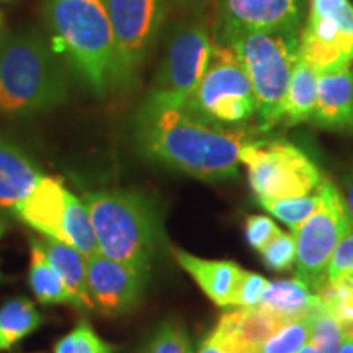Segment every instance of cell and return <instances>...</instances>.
Listing matches in <instances>:
<instances>
[{
	"instance_id": "1",
	"label": "cell",
	"mask_w": 353,
	"mask_h": 353,
	"mask_svg": "<svg viewBox=\"0 0 353 353\" xmlns=\"http://www.w3.org/2000/svg\"><path fill=\"white\" fill-rule=\"evenodd\" d=\"M245 138L244 128L213 125L149 97L134 118L136 145L145 159L205 182L237 176Z\"/></svg>"
},
{
	"instance_id": "2",
	"label": "cell",
	"mask_w": 353,
	"mask_h": 353,
	"mask_svg": "<svg viewBox=\"0 0 353 353\" xmlns=\"http://www.w3.org/2000/svg\"><path fill=\"white\" fill-rule=\"evenodd\" d=\"M69 79L51 44L34 32L0 38V114L32 117L68 100Z\"/></svg>"
},
{
	"instance_id": "3",
	"label": "cell",
	"mask_w": 353,
	"mask_h": 353,
	"mask_svg": "<svg viewBox=\"0 0 353 353\" xmlns=\"http://www.w3.org/2000/svg\"><path fill=\"white\" fill-rule=\"evenodd\" d=\"M99 252L148 275L162 239V223L151 198L136 190H95L83 195Z\"/></svg>"
},
{
	"instance_id": "4",
	"label": "cell",
	"mask_w": 353,
	"mask_h": 353,
	"mask_svg": "<svg viewBox=\"0 0 353 353\" xmlns=\"http://www.w3.org/2000/svg\"><path fill=\"white\" fill-rule=\"evenodd\" d=\"M52 43L74 76L95 95L113 88L114 43L105 0H50Z\"/></svg>"
},
{
	"instance_id": "5",
	"label": "cell",
	"mask_w": 353,
	"mask_h": 353,
	"mask_svg": "<svg viewBox=\"0 0 353 353\" xmlns=\"http://www.w3.org/2000/svg\"><path fill=\"white\" fill-rule=\"evenodd\" d=\"M249 74L255 92V118L260 131H270L285 120V101L299 57V32H252L229 39Z\"/></svg>"
},
{
	"instance_id": "6",
	"label": "cell",
	"mask_w": 353,
	"mask_h": 353,
	"mask_svg": "<svg viewBox=\"0 0 353 353\" xmlns=\"http://www.w3.org/2000/svg\"><path fill=\"white\" fill-rule=\"evenodd\" d=\"M183 107L200 120L232 130L252 120L257 110L252 82L231 48L214 43L208 69Z\"/></svg>"
},
{
	"instance_id": "7",
	"label": "cell",
	"mask_w": 353,
	"mask_h": 353,
	"mask_svg": "<svg viewBox=\"0 0 353 353\" xmlns=\"http://www.w3.org/2000/svg\"><path fill=\"white\" fill-rule=\"evenodd\" d=\"M241 164L257 200H281L312 193L324 179L317 164L296 144L283 139L245 141Z\"/></svg>"
},
{
	"instance_id": "8",
	"label": "cell",
	"mask_w": 353,
	"mask_h": 353,
	"mask_svg": "<svg viewBox=\"0 0 353 353\" xmlns=\"http://www.w3.org/2000/svg\"><path fill=\"white\" fill-rule=\"evenodd\" d=\"M213 50L214 39L208 19L183 15L172 26L149 99L183 107L205 76Z\"/></svg>"
},
{
	"instance_id": "9",
	"label": "cell",
	"mask_w": 353,
	"mask_h": 353,
	"mask_svg": "<svg viewBox=\"0 0 353 353\" xmlns=\"http://www.w3.org/2000/svg\"><path fill=\"white\" fill-rule=\"evenodd\" d=\"M317 192L321 196L317 210L293 231L296 239V276L314 290L325 283L334 250L353 229L345 198L337 185L324 176Z\"/></svg>"
},
{
	"instance_id": "10",
	"label": "cell",
	"mask_w": 353,
	"mask_h": 353,
	"mask_svg": "<svg viewBox=\"0 0 353 353\" xmlns=\"http://www.w3.org/2000/svg\"><path fill=\"white\" fill-rule=\"evenodd\" d=\"M114 43L113 88L126 90L138 81L143 65L164 26L167 0H105Z\"/></svg>"
},
{
	"instance_id": "11",
	"label": "cell",
	"mask_w": 353,
	"mask_h": 353,
	"mask_svg": "<svg viewBox=\"0 0 353 353\" xmlns=\"http://www.w3.org/2000/svg\"><path fill=\"white\" fill-rule=\"evenodd\" d=\"M299 57L319 74L353 63L350 0H307V19L299 32Z\"/></svg>"
},
{
	"instance_id": "12",
	"label": "cell",
	"mask_w": 353,
	"mask_h": 353,
	"mask_svg": "<svg viewBox=\"0 0 353 353\" xmlns=\"http://www.w3.org/2000/svg\"><path fill=\"white\" fill-rule=\"evenodd\" d=\"M306 0H219L213 13L214 43L242 33L301 32Z\"/></svg>"
},
{
	"instance_id": "13",
	"label": "cell",
	"mask_w": 353,
	"mask_h": 353,
	"mask_svg": "<svg viewBox=\"0 0 353 353\" xmlns=\"http://www.w3.org/2000/svg\"><path fill=\"white\" fill-rule=\"evenodd\" d=\"M145 275L117 260L95 254L87 259V286L94 307L105 316H123L141 303Z\"/></svg>"
},
{
	"instance_id": "14",
	"label": "cell",
	"mask_w": 353,
	"mask_h": 353,
	"mask_svg": "<svg viewBox=\"0 0 353 353\" xmlns=\"http://www.w3.org/2000/svg\"><path fill=\"white\" fill-rule=\"evenodd\" d=\"M283 324L286 322L268 309L237 307L219 317L206 341L228 353H259Z\"/></svg>"
},
{
	"instance_id": "15",
	"label": "cell",
	"mask_w": 353,
	"mask_h": 353,
	"mask_svg": "<svg viewBox=\"0 0 353 353\" xmlns=\"http://www.w3.org/2000/svg\"><path fill=\"white\" fill-rule=\"evenodd\" d=\"M68 193L69 190L59 179L41 175L33 192L13 208V214L43 237L65 242L64 218Z\"/></svg>"
},
{
	"instance_id": "16",
	"label": "cell",
	"mask_w": 353,
	"mask_h": 353,
	"mask_svg": "<svg viewBox=\"0 0 353 353\" xmlns=\"http://www.w3.org/2000/svg\"><path fill=\"white\" fill-rule=\"evenodd\" d=\"M311 123L330 131L353 132V72L350 65L319 74Z\"/></svg>"
},
{
	"instance_id": "17",
	"label": "cell",
	"mask_w": 353,
	"mask_h": 353,
	"mask_svg": "<svg viewBox=\"0 0 353 353\" xmlns=\"http://www.w3.org/2000/svg\"><path fill=\"white\" fill-rule=\"evenodd\" d=\"M175 260L188 273L203 293L219 307L236 306V298L245 272L231 260H208L174 249Z\"/></svg>"
},
{
	"instance_id": "18",
	"label": "cell",
	"mask_w": 353,
	"mask_h": 353,
	"mask_svg": "<svg viewBox=\"0 0 353 353\" xmlns=\"http://www.w3.org/2000/svg\"><path fill=\"white\" fill-rule=\"evenodd\" d=\"M41 175L20 145L0 134V210L13 211L33 192Z\"/></svg>"
},
{
	"instance_id": "19",
	"label": "cell",
	"mask_w": 353,
	"mask_h": 353,
	"mask_svg": "<svg viewBox=\"0 0 353 353\" xmlns=\"http://www.w3.org/2000/svg\"><path fill=\"white\" fill-rule=\"evenodd\" d=\"M259 306L268 309L285 322L311 319L325 312L321 298L311 293L309 285L298 276L268 281Z\"/></svg>"
},
{
	"instance_id": "20",
	"label": "cell",
	"mask_w": 353,
	"mask_h": 353,
	"mask_svg": "<svg viewBox=\"0 0 353 353\" xmlns=\"http://www.w3.org/2000/svg\"><path fill=\"white\" fill-rule=\"evenodd\" d=\"M39 241H41L46 259L63 278L70 294L76 298L79 309H95L87 286V259L65 242L50 239V237H43Z\"/></svg>"
},
{
	"instance_id": "21",
	"label": "cell",
	"mask_w": 353,
	"mask_h": 353,
	"mask_svg": "<svg viewBox=\"0 0 353 353\" xmlns=\"http://www.w3.org/2000/svg\"><path fill=\"white\" fill-rule=\"evenodd\" d=\"M28 283L33 294L37 296L39 304L44 306H56V304H65L79 309L76 298L70 294L68 286L54 270L44 254L41 241L38 237H30V270Z\"/></svg>"
},
{
	"instance_id": "22",
	"label": "cell",
	"mask_w": 353,
	"mask_h": 353,
	"mask_svg": "<svg viewBox=\"0 0 353 353\" xmlns=\"http://www.w3.org/2000/svg\"><path fill=\"white\" fill-rule=\"evenodd\" d=\"M317 82L319 72L298 57L286 94L285 126H296L311 121L317 101Z\"/></svg>"
},
{
	"instance_id": "23",
	"label": "cell",
	"mask_w": 353,
	"mask_h": 353,
	"mask_svg": "<svg viewBox=\"0 0 353 353\" xmlns=\"http://www.w3.org/2000/svg\"><path fill=\"white\" fill-rule=\"evenodd\" d=\"M43 316L28 298H12L0 306V352H8L38 330Z\"/></svg>"
},
{
	"instance_id": "24",
	"label": "cell",
	"mask_w": 353,
	"mask_h": 353,
	"mask_svg": "<svg viewBox=\"0 0 353 353\" xmlns=\"http://www.w3.org/2000/svg\"><path fill=\"white\" fill-rule=\"evenodd\" d=\"M64 234L65 244L77 249L85 259L99 254V244H97L95 231L92 226L87 205L70 192L68 193V206H65Z\"/></svg>"
},
{
	"instance_id": "25",
	"label": "cell",
	"mask_w": 353,
	"mask_h": 353,
	"mask_svg": "<svg viewBox=\"0 0 353 353\" xmlns=\"http://www.w3.org/2000/svg\"><path fill=\"white\" fill-rule=\"evenodd\" d=\"M316 294L321 298L325 314L341 325L345 337L353 339V278L325 280L316 290Z\"/></svg>"
},
{
	"instance_id": "26",
	"label": "cell",
	"mask_w": 353,
	"mask_h": 353,
	"mask_svg": "<svg viewBox=\"0 0 353 353\" xmlns=\"http://www.w3.org/2000/svg\"><path fill=\"white\" fill-rule=\"evenodd\" d=\"M321 203L319 192L309 193L296 198H281V200H259V205L267 210L278 221L291 228V231L298 229L317 210Z\"/></svg>"
},
{
	"instance_id": "27",
	"label": "cell",
	"mask_w": 353,
	"mask_h": 353,
	"mask_svg": "<svg viewBox=\"0 0 353 353\" xmlns=\"http://www.w3.org/2000/svg\"><path fill=\"white\" fill-rule=\"evenodd\" d=\"M117 350L118 347L103 341L88 321L77 322L76 327L54 345V353H114Z\"/></svg>"
},
{
	"instance_id": "28",
	"label": "cell",
	"mask_w": 353,
	"mask_h": 353,
	"mask_svg": "<svg viewBox=\"0 0 353 353\" xmlns=\"http://www.w3.org/2000/svg\"><path fill=\"white\" fill-rule=\"evenodd\" d=\"M139 353H193V348L183 325L169 319L159 325Z\"/></svg>"
},
{
	"instance_id": "29",
	"label": "cell",
	"mask_w": 353,
	"mask_h": 353,
	"mask_svg": "<svg viewBox=\"0 0 353 353\" xmlns=\"http://www.w3.org/2000/svg\"><path fill=\"white\" fill-rule=\"evenodd\" d=\"M311 337L309 319L286 322L260 347L259 353H296Z\"/></svg>"
},
{
	"instance_id": "30",
	"label": "cell",
	"mask_w": 353,
	"mask_h": 353,
	"mask_svg": "<svg viewBox=\"0 0 353 353\" xmlns=\"http://www.w3.org/2000/svg\"><path fill=\"white\" fill-rule=\"evenodd\" d=\"M263 263L273 272H286L296 262V239L293 232H281L260 250Z\"/></svg>"
},
{
	"instance_id": "31",
	"label": "cell",
	"mask_w": 353,
	"mask_h": 353,
	"mask_svg": "<svg viewBox=\"0 0 353 353\" xmlns=\"http://www.w3.org/2000/svg\"><path fill=\"white\" fill-rule=\"evenodd\" d=\"M309 325H311L309 339L322 353H339L345 341V334L335 319L324 312V314L311 317Z\"/></svg>"
},
{
	"instance_id": "32",
	"label": "cell",
	"mask_w": 353,
	"mask_h": 353,
	"mask_svg": "<svg viewBox=\"0 0 353 353\" xmlns=\"http://www.w3.org/2000/svg\"><path fill=\"white\" fill-rule=\"evenodd\" d=\"M244 232L247 244L252 247L254 250H259L260 252L263 247H267L283 231H281V229L276 226L275 221L268 218V216L250 214L249 218L245 219Z\"/></svg>"
},
{
	"instance_id": "33",
	"label": "cell",
	"mask_w": 353,
	"mask_h": 353,
	"mask_svg": "<svg viewBox=\"0 0 353 353\" xmlns=\"http://www.w3.org/2000/svg\"><path fill=\"white\" fill-rule=\"evenodd\" d=\"M353 278V229L339 242L327 268V281Z\"/></svg>"
},
{
	"instance_id": "34",
	"label": "cell",
	"mask_w": 353,
	"mask_h": 353,
	"mask_svg": "<svg viewBox=\"0 0 353 353\" xmlns=\"http://www.w3.org/2000/svg\"><path fill=\"white\" fill-rule=\"evenodd\" d=\"M268 286V280L259 273L245 272L239 293L236 298L237 307H255L262 301V296Z\"/></svg>"
},
{
	"instance_id": "35",
	"label": "cell",
	"mask_w": 353,
	"mask_h": 353,
	"mask_svg": "<svg viewBox=\"0 0 353 353\" xmlns=\"http://www.w3.org/2000/svg\"><path fill=\"white\" fill-rule=\"evenodd\" d=\"M218 2L219 0H170L172 6L183 15L198 17V19H210Z\"/></svg>"
},
{
	"instance_id": "36",
	"label": "cell",
	"mask_w": 353,
	"mask_h": 353,
	"mask_svg": "<svg viewBox=\"0 0 353 353\" xmlns=\"http://www.w3.org/2000/svg\"><path fill=\"white\" fill-rule=\"evenodd\" d=\"M343 185H345V195H343V198H345L348 213H350L353 219V170L345 176V182H343Z\"/></svg>"
},
{
	"instance_id": "37",
	"label": "cell",
	"mask_w": 353,
	"mask_h": 353,
	"mask_svg": "<svg viewBox=\"0 0 353 353\" xmlns=\"http://www.w3.org/2000/svg\"><path fill=\"white\" fill-rule=\"evenodd\" d=\"M196 353H228V352H224L223 348L216 347L214 343H211L205 339V341H203V343L200 345V348H198Z\"/></svg>"
},
{
	"instance_id": "38",
	"label": "cell",
	"mask_w": 353,
	"mask_h": 353,
	"mask_svg": "<svg viewBox=\"0 0 353 353\" xmlns=\"http://www.w3.org/2000/svg\"><path fill=\"white\" fill-rule=\"evenodd\" d=\"M296 353H322V352L314 345V343L307 342V343H304V345H303L301 348H299V350H298Z\"/></svg>"
},
{
	"instance_id": "39",
	"label": "cell",
	"mask_w": 353,
	"mask_h": 353,
	"mask_svg": "<svg viewBox=\"0 0 353 353\" xmlns=\"http://www.w3.org/2000/svg\"><path fill=\"white\" fill-rule=\"evenodd\" d=\"M339 353H353V339L352 337H345V341H343Z\"/></svg>"
},
{
	"instance_id": "40",
	"label": "cell",
	"mask_w": 353,
	"mask_h": 353,
	"mask_svg": "<svg viewBox=\"0 0 353 353\" xmlns=\"http://www.w3.org/2000/svg\"><path fill=\"white\" fill-rule=\"evenodd\" d=\"M6 232H7V223L6 221L0 219V239H2L3 234ZM2 280H3V275H2V272H0V283H2Z\"/></svg>"
},
{
	"instance_id": "41",
	"label": "cell",
	"mask_w": 353,
	"mask_h": 353,
	"mask_svg": "<svg viewBox=\"0 0 353 353\" xmlns=\"http://www.w3.org/2000/svg\"><path fill=\"white\" fill-rule=\"evenodd\" d=\"M0 26H2V12H0Z\"/></svg>"
}]
</instances>
